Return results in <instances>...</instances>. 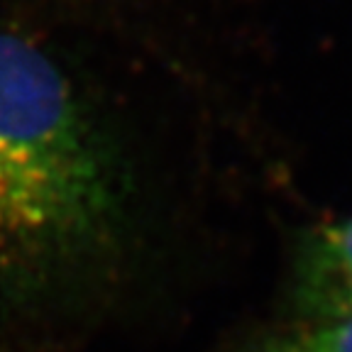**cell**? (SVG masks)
<instances>
[{
	"label": "cell",
	"instance_id": "obj_1",
	"mask_svg": "<svg viewBox=\"0 0 352 352\" xmlns=\"http://www.w3.org/2000/svg\"><path fill=\"white\" fill-rule=\"evenodd\" d=\"M130 184L116 142L64 69L0 32V308H37L116 262Z\"/></svg>",
	"mask_w": 352,
	"mask_h": 352
},
{
	"label": "cell",
	"instance_id": "obj_3",
	"mask_svg": "<svg viewBox=\"0 0 352 352\" xmlns=\"http://www.w3.org/2000/svg\"><path fill=\"white\" fill-rule=\"evenodd\" d=\"M248 352H352V316L328 318L298 333L267 338Z\"/></svg>",
	"mask_w": 352,
	"mask_h": 352
},
{
	"label": "cell",
	"instance_id": "obj_2",
	"mask_svg": "<svg viewBox=\"0 0 352 352\" xmlns=\"http://www.w3.org/2000/svg\"><path fill=\"white\" fill-rule=\"evenodd\" d=\"M347 286H352V218L316 232L298 267V294L316 316Z\"/></svg>",
	"mask_w": 352,
	"mask_h": 352
}]
</instances>
